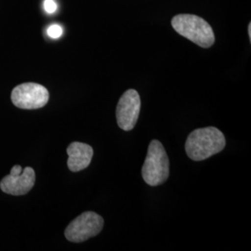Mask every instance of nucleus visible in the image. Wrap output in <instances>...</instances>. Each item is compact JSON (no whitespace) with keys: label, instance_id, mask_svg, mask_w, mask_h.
<instances>
[{"label":"nucleus","instance_id":"obj_2","mask_svg":"<svg viewBox=\"0 0 251 251\" xmlns=\"http://www.w3.org/2000/svg\"><path fill=\"white\" fill-rule=\"evenodd\" d=\"M171 25L180 36L201 48H210L215 42V35L209 24L197 15H176L171 21Z\"/></svg>","mask_w":251,"mask_h":251},{"label":"nucleus","instance_id":"obj_10","mask_svg":"<svg viewBox=\"0 0 251 251\" xmlns=\"http://www.w3.org/2000/svg\"><path fill=\"white\" fill-rule=\"evenodd\" d=\"M44 9L49 14H52L57 10V4L54 0H45Z\"/></svg>","mask_w":251,"mask_h":251},{"label":"nucleus","instance_id":"obj_7","mask_svg":"<svg viewBox=\"0 0 251 251\" xmlns=\"http://www.w3.org/2000/svg\"><path fill=\"white\" fill-rule=\"evenodd\" d=\"M141 111V98L135 90H127L121 96L117 106L118 126L129 131L134 128Z\"/></svg>","mask_w":251,"mask_h":251},{"label":"nucleus","instance_id":"obj_3","mask_svg":"<svg viewBox=\"0 0 251 251\" xmlns=\"http://www.w3.org/2000/svg\"><path fill=\"white\" fill-rule=\"evenodd\" d=\"M144 181L150 186L164 183L170 176V160L163 144L156 140L152 141L142 169Z\"/></svg>","mask_w":251,"mask_h":251},{"label":"nucleus","instance_id":"obj_5","mask_svg":"<svg viewBox=\"0 0 251 251\" xmlns=\"http://www.w3.org/2000/svg\"><path fill=\"white\" fill-rule=\"evenodd\" d=\"M50 99L49 91L37 83H23L11 92V100L16 107L34 110L44 107Z\"/></svg>","mask_w":251,"mask_h":251},{"label":"nucleus","instance_id":"obj_9","mask_svg":"<svg viewBox=\"0 0 251 251\" xmlns=\"http://www.w3.org/2000/svg\"><path fill=\"white\" fill-rule=\"evenodd\" d=\"M48 36L51 38H59L63 35V28L59 25H52L47 30Z\"/></svg>","mask_w":251,"mask_h":251},{"label":"nucleus","instance_id":"obj_8","mask_svg":"<svg viewBox=\"0 0 251 251\" xmlns=\"http://www.w3.org/2000/svg\"><path fill=\"white\" fill-rule=\"evenodd\" d=\"M68 169L73 172H78L90 166L93 156V149L89 144L75 142L68 146L67 150Z\"/></svg>","mask_w":251,"mask_h":251},{"label":"nucleus","instance_id":"obj_4","mask_svg":"<svg viewBox=\"0 0 251 251\" xmlns=\"http://www.w3.org/2000/svg\"><path fill=\"white\" fill-rule=\"evenodd\" d=\"M104 221L101 216L93 211H86L76 217L64 231L68 241L81 243L96 236L103 228Z\"/></svg>","mask_w":251,"mask_h":251},{"label":"nucleus","instance_id":"obj_11","mask_svg":"<svg viewBox=\"0 0 251 251\" xmlns=\"http://www.w3.org/2000/svg\"><path fill=\"white\" fill-rule=\"evenodd\" d=\"M249 36H250L251 40V24L249 25Z\"/></svg>","mask_w":251,"mask_h":251},{"label":"nucleus","instance_id":"obj_1","mask_svg":"<svg viewBox=\"0 0 251 251\" xmlns=\"http://www.w3.org/2000/svg\"><path fill=\"white\" fill-rule=\"evenodd\" d=\"M224 133L214 126L198 128L191 132L186 140L185 151L194 161H202L225 149Z\"/></svg>","mask_w":251,"mask_h":251},{"label":"nucleus","instance_id":"obj_6","mask_svg":"<svg viewBox=\"0 0 251 251\" xmlns=\"http://www.w3.org/2000/svg\"><path fill=\"white\" fill-rule=\"evenodd\" d=\"M36 182L35 171L26 167L22 169L21 166H14L9 175L4 177L0 181V189L9 195L24 196L34 187Z\"/></svg>","mask_w":251,"mask_h":251}]
</instances>
